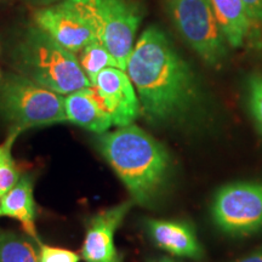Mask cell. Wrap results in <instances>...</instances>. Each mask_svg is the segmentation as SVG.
I'll list each match as a JSON object with an SVG mask.
<instances>
[{
    "label": "cell",
    "mask_w": 262,
    "mask_h": 262,
    "mask_svg": "<svg viewBox=\"0 0 262 262\" xmlns=\"http://www.w3.org/2000/svg\"><path fill=\"white\" fill-rule=\"evenodd\" d=\"M125 72L137 93L141 112L148 122H180L194 107V75L168 35L158 27L152 26L141 34Z\"/></svg>",
    "instance_id": "6da1fadb"
},
{
    "label": "cell",
    "mask_w": 262,
    "mask_h": 262,
    "mask_svg": "<svg viewBox=\"0 0 262 262\" xmlns=\"http://www.w3.org/2000/svg\"><path fill=\"white\" fill-rule=\"evenodd\" d=\"M96 145L134 202L149 205L158 198L171 172V158L162 143L130 124L101 134Z\"/></svg>",
    "instance_id": "7a4b0ae2"
},
{
    "label": "cell",
    "mask_w": 262,
    "mask_h": 262,
    "mask_svg": "<svg viewBox=\"0 0 262 262\" xmlns=\"http://www.w3.org/2000/svg\"><path fill=\"white\" fill-rule=\"evenodd\" d=\"M12 58L19 73L61 95L93 86L79 60L40 27H29L18 39Z\"/></svg>",
    "instance_id": "3957f363"
},
{
    "label": "cell",
    "mask_w": 262,
    "mask_h": 262,
    "mask_svg": "<svg viewBox=\"0 0 262 262\" xmlns=\"http://www.w3.org/2000/svg\"><path fill=\"white\" fill-rule=\"evenodd\" d=\"M0 116L9 124L10 143L21 131L67 120L64 97L22 74H9L0 85Z\"/></svg>",
    "instance_id": "277c9868"
},
{
    "label": "cell",
    "mask_w": 262,
    "mask_h": 262,
    "mask_svg": "<svg viewBox=\"0 0 262 262\" xmlns=\"http://www.w3.org/2000/svg\"><path fill=\"white\" fill-rule=\"evenodd\" d=\"M168 11L178 32L203 61L222 63L227 41L222 34L209 0H166Z\"/></svg>",
    "instance_id": "5b68a950"
},
{
    "label": "cell",
    "mask_w": 262,
    "mask_h": 262,
    "mask_svg": "<svg viewBox=\"0 0 262 262\" xmlns=\"http://www.w3.org/2000/svg\"><path fill=\"white\" fill-rule=\"evenodd\" d=\"M211 216L219 229L243 237L262 228V182L242 181L225 185L216 192Z\"/></svg>",
    "instance_id": "8992f818"
},
{
    "label": "cell",
    "mask_w": 262,
    "mask_h": 262,
    "mask_svg": "<svg viewBox=\"0 0 262 262\" xmlns=\"http://www.w3.org/2000/svg\"><path fill=\"white\" fill-rule=\"evenodd\" d=\"M102 18L100 41L116 60L118 68L125 71L141 22L139 10L129 0H102Z\"/></svg>",
    "instance_id": "52a82bcc"
},
{
    "label": "cell",
    "mask_w": 262,
    "mask_h": 262,
    "mask_svg": "<svg viewBox=\"0 0 262 262\" xmlns=\"http://www.w3.org/2000/svg\"><path fill=\"white\" fill-rule=\"evenodd\" d=\"M93 86L114 126L130 125L137 119L141 112L140 101L125 71L118 67L104 68L97 74Z\"/></svg>",
    "instance_id": "ba28073f"
},
{
    "label": "cell",
    "mask_w": 262,
    "mask_h": 262,
    "mask_svg": "<svg viewBox=\"0 0 262 262\" xmlns=\"http://www.w3.org/2000/svg\"><path fill=\"white\" fill-rule=\"evenodd\" d=\"M131 205V202L122 203L98 212L91 219L81 247V257L85 262H122L114 243V235Z\"/></svg>",
    "instance_id": "9c48e42d"
},
{
    "label": "cell",
    "mask_w": 262,
    "mask_h": 262,
    "mask_svg": "<svg viewBox=\"0 0 262 262\" xmlns=\"http://www.w3.org/2000/svg\"><path fill=\"white\" fill-rule=\"evenodd\" d=\"M38 27L49 33L58 44L75 54L98 40L96 33L63 3L42 9L35 14Z\"/></svg>",
    "instance_id": "30bf717a"
},
{
    "label": "cell",
    "mask_w": 262,
    "mask_h": 262,
    "mask_svg": "<svg viewBox=\"0 0 262 262\" xmlns=\"http://www.w3.org/2000/svg\"><path fill=\"white\" fill-rule=\"evenodd\" d=\"M147 231L157 247L173 256L199 260L203 249L191 226L180 221L148 220Z\"/></svg>",
    "instance_id": "8fae6325"
},
{
    "label": "cell",
    "mask_w": 262,
    "mask_h": 262,
    "mask_svg": "<svg viewBox=\"0 0 262 262\" xmlns=\"http://www.w3.org/2000/svg\"><path fill=\"white\" fill-rule=\"evenodd\" d=\"M64 111L68 122L98 135L107 133L113 126L112 119L94 86L68 94L64 97Z\"/></svg>",
    "instance_id": "7c38bea8"
},
{
    "label": "cell",
    "mask_w": 262,
    "mask_h": 262,
    "mask_svg": "<svg viewBox=\"0 0 262 262\" xmlns=\"http://www.w3.org/2000/svg\"><path fill=\"white\" fill-rule=\"evenodd\" d=\"M0 216H8L21 222L26 234L41 243L35 229V203L33 198V180L22 176L10 191L0 198Z\"/></svg>",
    "instance_id": "4fadbf2b"
},
{
    "label": "cell",
    "mask_w": 262,
    "mask_h": 262,
    "mask_svg": "<svg viewBox=\"0 0 262 262\" xmlns=\"http://www.w3.org/2000/svg\"><path fill=\"white\" fill-rule=\"evenodd\" d=\"M228 47L241 48L254 28L243 0H209Z\"/></svg>",
    "instance_id": "5bb4252c"
},
{
    "label": "cell",
    "mask_w": 262,
    "mask_h": 262,
    "mask_svg": "<svg viewBox=\"0 0 262 262\" xmlns=\"http://www.w3.org/2000/svg\"><path fill=\"white\" fill-rule=\"evenodd\" d=\"M39 244L27 234L0 233V262H39Z\"/></svg>",
    "instance_id": "9a60e30c"
},
{
    "label": "cell",
    "mask_w": 262,
    "mask_h": 262,
    "mask_svg": "<svg viewBox=\"0 0 262 262\" xmlns=\"http://www.w3.org/2000/svg\"><path fill=\"white\" fill-rule=\"evenodd\" d=\"M79 52L80 67L84 71V73L88 75L91 84H94L97 74L104 68L118 67L116 60L100 40L90 42L81 49Z\"/></svg>",
    "instance_id": "2e32d148"
},
{
    "label": "cell",
    "mask_w": 262,
    "mask_h": 262,
    "mask_svg": "<svg viewBox=\"0 0 262 262\" xmlns=\"http://www.w3.org/2000/svg\"><path fill=\"white\" fill-rule=\"evenodd\" d=\"M63 4L86 22L100 40L102 32V0H64Z\"/></svg>",
    "instance_id": "e0dca14e"
},
{
    "label": "cell",
    "mask_w": 262,
    "mask_h": 262,
    "mask_svg": "<svg viewBox=\"0 0 262 262\" xmlns=\"http://www.w3.org/2000/svg\"><path fill=\"white\" fill-rule=\"evenodd\" d=\"M10 147L11 143L8 141L0 146V198L14 187L19 180V172L12 159Z\"/></svg>",
    "instance_id": "ac0fdd59"
},
{
    "label": "cell",
    "mask_w": 262,
    "mask_h": 262,
    "mask_svg": "<svg viewBox=\"0 0 262 262\" xmlns=\"http://www.w3.org/2000/svg\"><path fill=\"white\" fill-rule=\"evenodd\" d=\"M248 102L255 123L262 133V75H254L249 80Z\"/></svg>",
    "instance_id": "d6986e66"
},
{
    "label": "cell",
    "mask_w": 262,
    "mask_h": 262,
    "mask_svg": "<svg viewBox=\"0 0 262 262\" xmlns=\"http://www.w3.org/2000/svg\"><path fill=\"white\" fill-rule=\"evenodd\" d=\"M80 255L75 251L47 244H39V262H79Z\"/></svg>",
    "instance_id": "ffe728a7"
},
{
    "label": "cell",
    "mask_w": 262,
    "mask_h": 262,
    "mask_svg": "<svg viewBox=\"0 0 262 262\" xmlns=\"http://www.w3.org/2000/svg\"><path fill=\"white\" fill-rule=\"evenodd\" d=\"M254 27H262V0H243Z\"/></svg>",
    "instance_id": "44dd1931"
},
{
    "label": "cell",
    "mask_w": 262,
    "mask_h": 262,
    "mask_svg": "<svg viewBox=\"0 0 262 262\" xmlns=\"http://www.w3.org/2000/svg\"><path fill=\"white\" fill-rule=\"evenodd\" d=\"M234 262H262V248L256 249L253 253L245 255V256L238 258Z\"/></svg>",
    "instance_id": "7402d4cb"
},
{
    "label": "cell",
    "mask_w": 262,
    "mask_h": 262,
    "mask_svg": "<svg viewBox=\"0 0 262 262\" xmlns=\"http://www.w3.org/2000/svg\"><path fill=\"white\" fill-rule=\"evenodd\" d=\"M148 262H176V261H173L172 258H170V257L163 256V257H159V258H152V260H149Z\"/></svg>",
    "instance_id": "603a6c76"
},
{
    "label": "cell",
    "mask_w": 262,
    "mask_h": 262,
    "mask_svg": "<svg viewBox=\"0 0 262 262\" xmlns=\"http://www.w3.org/2000/svg\"><path fill=\"white\" fill-rule=\"evenodd\" d=\"M41 2H51V0H41Z\"/></svg>",
    "instance_id": "cb8c5ba5"
}]
</instances>
